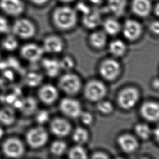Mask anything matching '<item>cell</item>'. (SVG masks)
<instances>
[{
  "label": "cell",
  "mask_w": 159,
  "mask_h": 159,
  "mask_svg": "<svg viewBox=\"0 0 159 159\" xmlns=\"http://www.w3.org/2000/svg\"><path fill=\"white\" fill-rule=\"evenodd\" d=\"M154 13H155V15L158 16L159 15V3H157L156 4L155 6V8H154Z\"/></svg>",
  "instance_id": "ee69618b"
},
{
  "label": "cell",
  "mask_w": 159,
  "mask_h": 159,
  "mask_svg": "<svg viewBox=\"0 0 159 159\" xmlns=\"http://www.w3.org/2000/svg\"><path fill=\"white\" fill-rule=\"evenodd\" d=\"M104 32L107 34L114 36L118 34L122 27L120 22L114 18H108L103 22Z\"/></svg>",
  "instance_id": "603a6c76"
},
{
  "label": "cell",
  "mask_w": 159,
  "mask_h": 159,
  "mask_svg": "<svg viewBox=\"0 0 159 159\" xmlns=\"http://www.w3.org/2000/svg\"><path fill=\"white\" fill-rule=\"evenodd\" d=\"M42 66L46 75L51 78L57 77L61 70L59 60H57L56 59H43L42 61Z\"/></svg>",
  "instance_id": "ffe728a7"
},
{
  "label": "cell",
  "mask_w": 159,
  "mask_h": 159,
  "mask_svg": "<svg viewBox=\"0 0 159 159\" xmlns=\"http://www.w3.org/2000/svg\"><path fill=\"white\" fill-rule=\"evenodd\" d=\"M52 19L54 25L62 30L73 28L77 22L76 11L68 6L58 7L54 11Z\"/></svg>",
  "instance_id": "6da1fadb"
},
{
  "label": "cell",
  "mask_w": 159,
  "mask_h": 159,
  "mask_svg": "<svg viewBox=\"0 0 159 159\" xmlns=\"http://www.w3.org/2000/svg\"><path fill=\"white\" fill-rule=\"evenodd\" d=\"M109 50L112 56L120 57L125 54L126 52L127 46L122 40L116 39L110 43Z\"/></svg>",
  "instance_id": "d4e9b609"
},
{
  "label": "cell",
  "mask_w": 159,
  "mask_h": 159,
  "mask_svg": "<svg viewBox=\"0 0 159 159\" xmlns=\"http://www.w3.org/2000/svg\"><path fill=\"white\" fill-rule=\"evenodd\" d=\"M15 112L12 107H4L0 109V122L7 125H10L15 122Z\"/></svg>",
  "instance_id": "cb8c5ba5"
},
{
  "label": "cell",
  "mask_w": 159,
  "mask_h": 159,
  "mask_svg": "<svg viewBox=\"0 0 159 159\" xmlns=\"http://www.w3.org/2000/svg\"><path fill=\"white\" fill-rule=\"evenodd\" d=\"M43 80L41 75L36 72H31L26 77V82L29 86L35 87L39 85Z\"/></svg>",
  "instance_id": "1f68e13d"
},
{
  "label": "cell",
  "mask_w": 159,
  "mask_h": 159,
  "mask_svg": "<svg viewBox=\"0 0 159 159\" xmlns=\"http://www.w3.org/2000/svg\"><path fill=\"white\" fill-rule=\"evenodd\" d=\"M0 8L7 14L16 16L24 12L25 4L22 0H0Z\"/></svg>",
  "instance_id": "4fadbf2b"
},
{
  "label": "cell",
  "mask_w": 159,
  "mask_h": 159,
  "mask_svg": "<svg viewBox=\"0 0 159 159\" xmlns=\"http://www.w3.org/2000/svg\"><path fill=\"white\" fill-rule=\"evenodd\" d=\"M5 65V63L2 60V57L0 56V70L2 69V67H3Z\"/></svg>",
  "instance_id": "f6af8a7d"
},
{
  "label": "cell",
  "mask_w": 159,
  "mask_h": 159,
  "mask_svg": "<svg viewBox=\"0 0 159 159\" xmlns=\"http://www.w3.org/2000/svg\"><path fill=\"white\" fill-rule=\"evenodd\" d=\"M128 0H107V8L116 16H120L125 13Z\"/></svg>",
  "instance_id": "44dd1931"
},
{
  "label": "cell",
  "mask_w": 159,
  "mask_h": 159,
  "mask_svg": "<svg viewBox=\"0 0 159 159\" xmlns=\"http://www.w3.org/2000/svg\"><path fill=\"white\" fill-rule=\"evenodd\" d=\"M68 156L72 159H85L88 158V153L82 145L77 144L69 150Z\"/></svg>",
  "instance_id": "4316f807"
},
{
  "label": "cell",
  "mask_w": 159,
  "mask_h": 159,
  "mask_svg": "<svg viewBox=\"0 0 159 159\" xmlns=\"http://www.w3.org/2000/svg\"><path fill=\"white\" fill-rule=\"evenodd\" d=\"M61 2H63V3H70V2H72L74 0H59Z\"/></svg>",
  "instance_id": "c3c4849f"
},
{
  "label": "cell",
  "mask_w": 159,
  "mask_h": 159,
  "mask_svg": "<svg viewBox=\"0 0 159 159\" xmlns=\"http://www.w3.org/2000/svg\"><path fill=\"white\" fill-rule=\"evenodd\" d=\"M42 48L45 52L48 53H59L64 48V43L60 37L56 35H50L45 39Z\"/></svg>",
  "instance_id": "e0dca14e"
},
{
  "label": "cell",
  "mask_w": 159,
  "mask_h": 159,
  "mask_svg": "<svg viewBox=\"0 0 159 159\" xmlns=\"http://www.w3.org/2000/svg\"><path fill=\"white\" fill-rule=\"evenodd\" d=\"M82 21L86 28H96L101 23V14L97 9H91L88 13L83 15Z\"/></svg>",
  "instance_id": "d6986e66"
},
{
  "label": "cell",
  "mask_w": 159,
  "mask_h": 159,
  "mask_svg": "<svg viewBox=\"0 0 159 159\" xmlns=\"http://www.w3.org/2000/svg\"><path fill=\"white\" fill-rule=\"evenodd\" d=\"M10 27L6 18L0 16V33H6L9 32Z\"/></svg>",
  "instance_id": "8d00e7d4"
},
{
  "label": "cell",
  "mask_w": 159,
  "mask_h": 159,
  "mask_svg": "<svg viewBox=\"0 0 159 159\" xmlns=\"http://www.w3.org/2000/svg\"><path fill=\"white\" fill-rule=\"evenodd\" d=\"M59 62L61 70H62L67 72L71 70L75 66L74 60L69 56L64 57L61 60H59Z\"/></svg>",
  "instance_id": "836d02e7"
},
{
  "label": "cell",
  "mask_w": 159,
  "mask_h": 159,
  "mask_svg": "<svg viewBox=\"0 0 159 159\" xmlns=\"http://www.w3.org/2000/svg\"><path fill=\"white\" fill-rule=\"evenodd\" d=\"M107 93V89L103 83L93 80L89 82L84 88V93L86 99L91 102H98L103 99Z\"/></svg>",
  "instance_id": "3957f363"
},
{
  "label": "cell",
  "mask_w": 159,
  "mask_h": 159,
  "mask_svg": "<svg viewBox=\"0 0 159 159\" xmlns=\"http://www.w3.org/2000/svg\"><path fill=\"white\" fill-rule=\"evenodd\" d=\"M136 134L143 140H147L152 134V130L149 125L145 123H139L135 127Z\"/></svg>",
  "instance_id": "83f0119b"
},
{
  "label": "cell",
  "mask_w": 159,
  "mask_h": 159,
  "mask_svg": "<svg viewBox=\"0 0 159 159\" xmlns=\"http://www.w3.org/2000/svg\"><path fill=\"white\" fill-rule=\"evenodd\" d=\"M90 8L83 2L79 3L77 6V10L82 13L83 15L86 14L91 10Z\"/></svg>",
  "instance_id": "74e56055"
},
{
  "label": "cell",
  "mask_w": 159,
  "mask_h": 159,
  "mask_svg": "<svg viewBox=\"0 0 159 159\" xmlns=\"http://www.w3.org/2000/svg\"><path fill=\"white\" fill-rule=\"evenodd\" d=\"M91 157H92L93 159H108L109 157L107 156V154H106V153L101 152H97L93 153Z\"/></svg>",
  "instance_id": "ab89813d"
},
{
  "label": "cell",
  "mask_w": 159,
  "mask_h": 159,
  "mask_svg": "<svg viewBox=\"0 0 159 159\" xmlns=\"http://www.w3.org/2000/svg\"><path fill=\"white\" fill-rule=\"evenodd\" d=\"M39 99L45 104L50 105L54 103L59 97L58 89L51 84L41 86L38 91Z\"/></svg>",
  "instance_id": "5bb4252c"
},
{
  "label": "cell",
  "mask_w": 159,
  "mask_h": 159,
  "mask_svg": "<svg viewBox=\"0 0 159 159\" xmlns=\"http://www.w3.org/2000/svg\"><path fill=\"white\" fill-rule=\"evenodd\" d=\"M19 43L16 37L13 35H8L2 42V46L7 51H13L17 48Z\"/></svg>",
  "instance_id": "4dcf8cb0"
},
{
  "label": "cell",
  "mask_w": 159,
  "mask_h": 159,
  "mask_svg": "<svg viewBox=\"0 0 159 159\" xmlns=\"http://www.w3.org/2000/svg\"><path fill=\"white\" fill-rule=\"evenodd\" d=\"M99 73L104 79L112 81L116 80L120 72V63L113 59H107L100 65Z\"/></svg>",
  "instance_id": "ba28073f"
},
{
  "label": "cell",
  "mask_w": 159,
  "mask_h": 159,
  "mask_svg": "<svg viewBox=\"0 0 159 159\" xmlns=\"http://www.w3.org/2000/svg\"><path fill=\"white\" fill-rule=\"evenodd\" d=\"M140 98V93L137 89L128 87L120 91L117 97V103L123 109L129 110L134 107Z\"/></svg>",
  "instance_id": "277c9868"
},
{
  "label": "cell",
  "mask_w": 159,
  "mask_h": 159,
  "mask_svg": "<svg viewBox=\"0 0 159 159\" xmlns=\"http://www.w3.org/2000/svg\"><path fill=\"white\" fill-rule=\"evenodd\" d=\"M121 30L125 38L130 41H135L142 34V26L139 22L135 20H126Z\"/></svg>",
  "instance_id": "30bf717a"
},
{
  "label": "cell",
  "mask_w": 159,
  "mask_h": 159,
  "mask_svg": "<svg viewBox=\"0 0 159 159\" xmlns=\"http://www.w3.org/2000/svg\"><path fill=\"white\" fill-rule=\"evenodd\" d=\"M45 53L41 46L35 43H28L21 48V54L25 60L30 62H37L41 59Z\"/></svg>",
  "instance_id": "7c38bea8"
},
{
  "label": "cell",
  "mask_w": 159,
  "mask_h": 159,
  "mask_svg": "<svg viewBox=\"0 0 159 159\" xmlns=\"http://www.w3.org/2000/svg\"><path fill=\"white\" fill-rule=\"evenodd\" d=\"M89 138L88 132L82 127L75 128L72 133V139L77 144L82 145L88 141Z\"/></svg>",
  "instance_id": "484cf974"
},
{
  "label": "cell",
  "mask_w": 159,
  "mask_h": 159,
  "mask_svg": "<svg viewBox=\"0 0 159 159\" xmlns=\"http://www.w3.org/2000/svg\"><path fill=\"white\" fill-rule=\"evenodd\" d=\"M50 151L55 156H61L67 151L66 143L61 140L55 141L51 144Z\"/></svg>",
  "instance_id": "f1b7e54d"
},
{
  "label": "cell",
  "mask_w": 159,
  "mask_h": 159,
  "mask_svg": "<svg viewBox=\"0 0 159 159\" xmlns=\"http://www.w3.org/2000/svg\"><path fill=\"white\" fill-rule=\"evenodd\" d=\"M117 143L121 150L128 154L133 153L139 147V143L135 137L129 134L120 136L117 139Z\"/></svg>",
  "instance_id": "2e32d148"
},
{
  "label": "cell",
  "mask_w": 159,
  "mask_h": 159,
  "mask_svg": "<svg viewBox=\"0 0 159 159\" xmlns=\"http://www.w3.org/2000/svg\"><path fill=\"white\" fill-rule=\"evenodd\" d=\"M152 134H153L155 136V138H156V139L158 141L159 137V128L157 127L154 131H152Z\"/></svg>",
  "instance_id": "7bdbcfd3"
},
{
  "label": "cell",
  "mask_w": 159,
  "mask_h": 159,
  "mask_svg": "<svg viewBox=\"0 0 159 159\" xmlns=\"http://www.w3.org/2000/svg\"><path fill=\"white\" fill-rule=\"evenodd\" d=\"M31 1L37 5L41 6L46 3L48 1V0H31Z\"/></svg>",
  "instance_id": "60d3db41"
},
{
  "label": "cell",
  "mask_w": 159,
  "mask_h": 159,
  "mask_svg": "<svg viewBox=\"0 0 159 159\" xmlns=\"http://www.w3.org/2000/svg\"><path fill=\"white\" fill-rule=\"evenodd\" d=\"M91 3L94 4H99L101 2V0H90Z\"/></svg>",
  "instance_id": "bcb514c9"
},
{
  "label": "cell",
  "mask_w": 159,
  "mask_h": 159,
  "mask_svg": "<svg viewBox=\"0 0 159 159\" xmlns=\"http://www.w3.org/2000/svg\"><path fill=\"white\" fill-rule=\"evenodd\" d=\"M149 29L151 32L155 35H158L159 33V23L158 21H154L150 24Z\"/></svg>",
  "instance_id": "f35d334b"
},
{
  "label": "cell",
  "mask_w": 159,
  "mask_h": 159,
  "mask_svg": "<svg viewBox=\"0 0 159 159\" xmlns=\"http://www.w3.org/2000/svg\"><path fill=\"white\" fill-rule=\"evenodd\" d=\"M35 120L40 125H43L50 120V114L45 110H41L37 112Z\"/></svg>",
  "instance_id": "e575fe53"
},
{
  "label": "cell",
  "mask_w": 159,
  "mask_h": 159,
  "mask_svg": "<svg viewBox=\"0 0 159 159\" xmlns=\"http://www.w3.org/2000/svg\"><path fill=\"white\" fill-rule=\"evenodd\" d=\"M3 135H4V130L1 127H0V139L2 138Z\"/></svg>",
  "instance_id": "7dc6e473"
},
{
  "label": "cell",
  "mask_w": 159,
  "mask_h": 159,
  "mask_svg": "<svg viewBox=\"0 0 159 159\" xmlns=\"http://www.w3.org/2000/svg\"><path fill=\"white\" fill-rule=\"evenodd\" d=\"M82 123L85 125H90L93 120V115L89 112H83L80 116Z\"/></svg>",
  "instance_id": "d590c367"
},
{
  "label": "cell",
  "mask_w": 159,
  "mask_h": 159,
  "mask_svg": "<svg viewBox=\"0 0 159 159\" xmlns=\"http://www.w3.org/2000/svg\"><path fill=\"white\" fill-rule=\"evenodd\" d=\"M89 42L95 48L101 49L106 46L107 42V34L102 30L95 31L89 37Z\"/></svg>",
  "instance_id": "7402d4cb"
},
{
  "label": "cell",
  "mask_w": 159,
  "mask_h": 159,
  "mask_svg": "<svg viewBox=\"0 0 159 159\" xmlns=\"http://www.w3.org/2000/svg\"><path fill=\"white\" fill-rule=\"evenodd\" d=\"M97 109L102 114L107 115L111 113L114 110V106L112 104L107 101H100L98 102Z\"/></svg>",
  "instance_id": "d6a6232c"
},
{
  "label": "cell",
  "mask_w": 159,
  "mask_h": 159,
  "mask_svg": "<svg viewBox=\"0 0 159 159\" xmlns=\"http://www.w3.org/2000/svg\"><path fill=\"white\" fill-rule=\"evenodd\" d=\"M50 129L54 135L58 138H64L71 133L72 126L71 123L66 119L57 117L51 122Z\"/></svg>",
  "instance_id": "8fae6325"
},
{
  "label": "cell",
  "mask_w": 159,
  "mask_h": 159,
  "mask_svg": "<svg viewBox=\"0 0 159 159\" xmlns=\"http://www.w3.org/2000/svg\"><path fill=\"white\" fill-rule=\"evenodd\" d=\"M131 7L133 12L141 17L148 16L152 9L150 0H133Z\"/></svg>",
  "instance_id": "ac0fdd59"
},
{
  "label": "cell",
  "mask_w": 159,
  "mask_h": 159,
  "mask_svg": "<svg viewBox=\"0 0 159 159\" xmlns=\"http://www.w3.org/2000/svg\"><path fill=\"white\" fill-rule=\"evenodd\" d=\"M48 134L43 127L39 126L30 129L26 135V140L33 148H39L46 144L48 140Z\"/></svg>",
  "instance_id": "5b68a950"
},
{
  "label": "cell",
  "mask_w": 159,
  "mask_h": 159,
  "mask_svg": "<svg viewBox=\"0 0 159 159\" xmlns=\"http://www.w3.org/2000/svg\"><path fill=\"white\" fill-rule=\"evenodd\" d=\"M59 109L65 116L72 119L79 118L83 111L80 102L71 97L61 99L59 104Z\"/></svg>",
  "instance_id": "52a82bcc"
},
{
  "label": "cell",
  "mask_w": 159,
  "mask_h": 159,
  "mask_svg": "<svg viewBox=\"0 0 159 159\" xmlns=\"http://www.w3.org/2000/svg\"><path fill=\"white\" fill-rule=\"evenodd\" d=\"M2 150L8 157L19 158L24 154L25 146L23 142L18 138H9L3 142Z\"/></svg>",
  "instance_id": "9c48e42d"
},
{
  "label": "cell",
  "mask_w": 159,
  "mask_h": 159,
  "mask_svg": "<svg viewBox=\"0 0 159 159\" xmlns=\"http://www.w3.org/2000/svg\"><path fill=\"white\" fill-rule=\"evenodd\" d=\"M12 31L16 36L22 39H27L34 35L36 29L34 25L30 20L22 18L14 22Z\"/></svg>",
  "instance_id": "8992f818"
},
{
  "label": "cell",
  "mask_w": 159,
  "mask_h": 159,
  "mask_svg": "<svg viewBox=\"0 0 159 159\" xmlns=\"http://www.w3.org/2000/svg\"><path fill=\"white\" fill-rule=\"evenodd\" d=\"M152 85L153 88L155 89H158L159 86V82L158 78H155L152 82Z\"/></svg>",
  "instance_id": "b9f144b4"
},
{
  "label": "cell",
  "mask_w": 159,
  "mask_h": 159,
  "mask_svg": "<svg viewBox=\"0 0 159 159\" xmlns=\"http://www.w3.org/2000/svg\"><path fill=\"white\" fill-rule=\"evenodd\" d=\"M140 114L147 120L156 122L159 120V104L154 102H144L140 107Z\"/></svg>",
  "instance_id": "9a60e30c"
},
{
  "label": "cell",
  "mask_w": 159,
  "mask_h": 159,
  "mask_svg": "<svg viewBox=\"0 0 159 159\" xmlns=\"http://www.w3.org/2000/svg\"><path fill=\"white\" fill-rule=\"evenodd\" d=\"M38 103L36 99L33 97H28L21 102V107L26 114H31L36 111Z\"/></svg>",
  "instance_id": "f546056e"
},
{
  "label": "cell",
  "mask_w": 159,
  "mask_h": 159,
  "mask_svg": "<svg viewBox=\"0 0 159 159\" xmlns=\"http://www.w3.org/2000/svg\"><path fill=\"white\" fill-rule=\"evenodd\" d=\"M58 86L60 90L71 96L80 92L82 87V82L80 78L75 74L67 73L59 78Z\"/></svg>",
  "instance_id": "7a4b0ae2"
}]
</instances>
